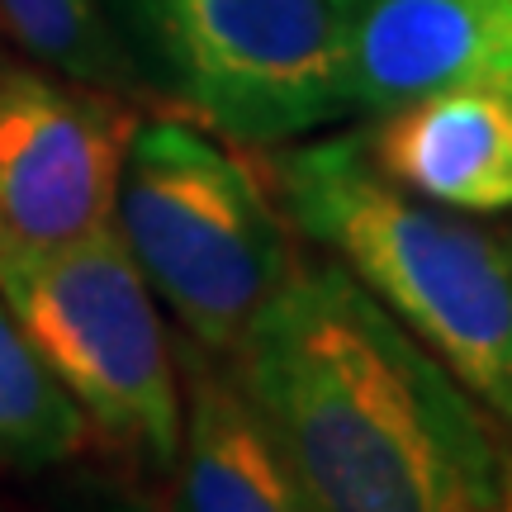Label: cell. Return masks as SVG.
Segmentation results:
<instances>
[{"label": "cell", "mask_w": 512, "mask_h": 512, "mask_svg": "<svg viewBox=\"0 0 512 512\" xmlns=\"http://www.w3.org/2000/svg\"><path fill=\"white\" fill-rule=\"evenodd\" d=\"M313 512H484L503 432L337 261H299L228 356Z\"/></svg>", "instance_id": "1"}, {"label": "cell", "mask_w": 512, "mask_h": 512, "mask_svg": "<svg viewBox=\"0 0 512 512\" xmlns=\"http://www.w3.org/2000/svg\"><path fill=\"white\" fill-rule=\"evenodd\" d=\"M285 219L366 285L512 437V233L408 195L361 138L275 162Z\"/></svg>", "instance_id": "2"}, {"label": "cell", "mask_w": 512, "mask_h": 512, "mask_svg": "<svg viewBox=\"0 0 512 512\" xmlns=\"http://www.w3.org/2000/svg\"><path fill=\"white\" fill-rule=\"evenodd\" d=\"M114 228L190 342L219 356L242 347L299 266L261 176L195 119L133 124Z\"/></svg>", "instance_id": "3"}, {"label": "cell", "mask_w": 512, "mask_h": 512, "mask_svg": "<svg viewBox=\"0 0 512 512\" xmlns=\"http://www.w3.org/2000/svg\"><path fill=\"white\" fill-rule=\"evenodd\" d=\"M0 294L86 422L171 470L181 451V361L119 228L0 266Z\"/></svg>", "instance_id": "4"}, {"label": "cell", "mask_w": 512, "mask_h": 512, "mask_svg": "<svg viewBox=\"0 0 512 512\" xmlns=\"http://www.w3.org/2000/svg\"><path fill=\"white\" fill-rule=\"evenodd\" d=\"M195 124L271 147L351 114L361 0H128Z\"/></svg>", "instance_id": "5"}, {"label": "cell", "mask_w": 512, "mask_h": 512, "mask_svg": "<svg viewBox=\"0 0 512 512\" xmlns=\"http://www.w3.org/2000/svg\"><path fill=\"white\" fill-rule=\"evenodd\" d=\"M128 133L100 86L0 62V266L114 228Z\"/></svg>", "instance_id": "6"}, {"label": "cell", "mask_w": 512, "mask_h": 512, "mask_svg": "<svg viewBox=\"0 0 512 512\" xmlns=\"http://www.w3.org/2000/svg\"><path fill=\"white\" fill-rule=\"evenodd\" d=\"M446 91L512 100V0H361L351 114H389Z\"/></svg>", "instance_id": "7"}, {"label": "cell", "mask_w": 512, "mask_h": 512, "mask_svg": "<svg viewBox=\"0 0 512 512\" xmlns=\"http://www.w3.org/2000/svg\"><path fill=\"white\" fill-rule=\"evenodd\" d=\"M176 512H313L233 361L195 347L181 356Z\"/></svg>", "instance_id": "8"}, {"label": "cell", "mask_w": 512, "mask_h": 512, "mask_svg": "<svg viewBox=\"0 0 512 512\" xmlns=\"http://www.w3.org/2000/svg\"><path fill=\"white\" fill-rule=\"evenodd\" d=\"M366 152L394 185L456 214L512 209V100L489 91L422 95L375 114Z\"/></svg>", "instance_id": "9"}, {"label": "cell", "mask_w": 512, "mask_h": 512, "mask_svg": "<svg viewBox=\"0 0 512 512\" xmlns=\"http://www.w3.org/2000/svg\"><path fill=\"white\" fill-rule=\"evenodd\" d=\"M86 432V413L53 380L0 294V465H57L81 451Z\"/></svg>", "instance_id": "10"}, {"label": "cell", "mask_w": 512, "mask_h": 512, "mask_svg": "<svg viewBox=\"0 0 512 512\" xmlns=\"http://www.w3.org/2000/svg\"><path fill=\"white\" fill-rule=\"evenodd\" d=\"M0 19L19 38V48L43 67L86 86L124 81V57L95 0H0Z\"/></svg>", "instance_id": "11"}, {"label": "cell", "mask_w": 512, "mask_h": 512, "mask_svg": "<svg viewBox=\"0 0 512 512\" xmlns=\"http://www.w3.org/2000/svg\"><path fill=\"white\" fill-rule=\"evenodd\" d=\"M484 512H512V437H503L498 446V475H494V494L484 503Z\"/></svg>", "instance_id": "12"}, {"label": "cell", "mask_w": 512, "mask_h": 512, "mask_svg": "<svg viewBox=\"0 0 512 512\" xmlns=\"http://www.w3.org/2000/svg\"><path fill=\"white\" fill-rule=\"evenodd\" d=\"M110 512H147V508H143V503H114Z\"/></svg>", "instance_id": "13"}]
</instances>
